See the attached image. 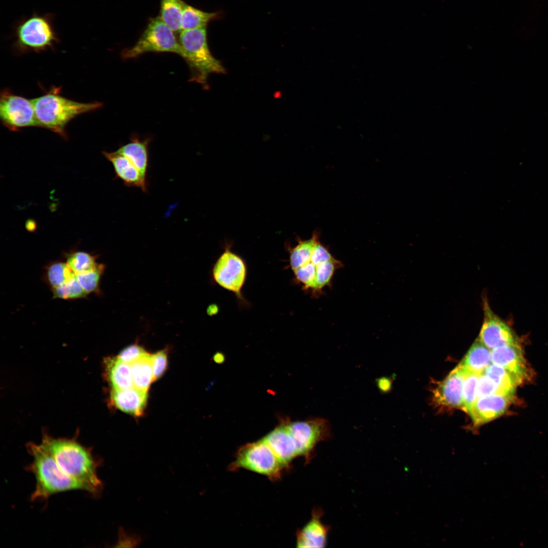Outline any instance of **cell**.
<instances>
[{"label":"cell","mask_w":548,"mask_h":548,"mask_svg":"<svg viewBox=\"0 0 548 548\" xmlns=\"http://www.w3.org/2000/svg\"><path fill=\"white\" fill-rule=\"evenodd\" d=\"M462 367L464 373L462 409L468 413L472 404L476 399L477 382L480 375L467 370L462 366Z\"/></svg>","instance_id":"4dcf8cb0"},{"label":"cell","mask_w":548,"mask_h":548,"mask_svg":"<svg viewBox=\"0 0 548 548\" xmlns=\"http://www.w3.org/2000/svg\"><path fill=\"white\" fill-rule=\"evenodd\" d=\"M133 386L147 392L153 381L151 355L146 352L142 356L129 364Z\"/></svg>","instance_id":"7402d4cb"},{"label":"cell","mask_w":548,"mask_h":548,"mask_svg":"<svg viewBox=\"0 0 548 548\" xmlns=\"http://www.w3.org/2000/svg\"><path fill=\"white\" fill-rule=\"evenodd\" d=\"M52 292L54 298L63 299L83 298L88 294L79 283L76 274L63 284L53 288Z\"/></svg>","instance_id":"f546056e"},{"label":"cell","mask_w":548,"mask_h":548,"mask_svg":"<svg viewBox=\"0 0 548 548\" xmlns=\"http://www.w3.org/2000/svg\"><path fill=\"white\" fill-rule=\"evenodd\" d=\"M105 369L111 390H123L134 387L130 365L121 361L117 357L106 358Z\"/></svg>","instance_id":"d6986e66"},{"label":"cell","mask_w":548,"mask_h":548,"mask_svg":"<svg viewBox=\"0 0 548 548\" xmlns=\"http://www.w3.org/2000/svg\"><path fill=\"white\" fill-rule=\"evenodd\" d=\"M511 400L497 394L476 398L468 412L474 425L480 426L503 414Z\"/></svg>","instance_id":"5bb4252c"},{"label":"cell","mask_w":548,"mask_h":548,"mask_svg":"<svg viewBox=\"0 0 548 548\" xmlns=\"http://www.w3.org/2000/svg\"><path fill=\"white\" fill-rule=\"evenodd\" d=\"M41 444L52 455L61 469L78 483L83 490L95 496L100 495L103 483L97 468L101 463L89 448L75 439L54 438L44 434Z\"/></svg>","instance_id":"6da1fadb"},{"label":"cell","mask_w":548,"mask_h":548,"mask_svg":"<svg viewBox=\"0 0 548 548\" xmlns=\"http://www.w3.org/2000/svg\"><path fill=\"white\" fill-rule=\"evenodd\" d=\"M0 119L3 124L11 131L40 127L32 99L16 95L8 89L1 93Z\"/></svg>","instance_id":"ba28073f"},{"label":"cell","mask_w":548,"mask_h":548,"mask_svg":"<svg viewBox=\"0 0 548 548\" xmlns=\"http://www.w3.org/2000/svg\"><path fill=\"white\" fill-rule=\"evenodd\" d=\"M340 265V262L334 257L316 265L314 293L320 292L323 288L329 284L336 269Z\"/></svg>","instance_id":"f1b7e54d"},{"label":"cell","mask_w":548,"mask_h":548,"mask_svg":"<svg viewBox=\"0 0 548 548\" xmlns=\"http://www.w3.org/2000/svg\"><path fill=\"white\" fill-rule=\"evenodd\" d=\"M167 353L165 350L160 351L151 355L153 381L161 376L164 372L167 363Z\"/></svg>","instance_id":"d6a6232c"},{"label":"cell","mask_w":548,"mask_h":548,"mask_svg":"<svg viewBox=\"0 0 548 548\" xmlns=\"http://www.w3.org/2000/svg\"><path fill=\"white\" fill-rule=\"evenodd\" d=\"M105 157L112 164L116 177L128 187H136L146 192V178L136 166L126 156L116 151L102 152Z\"/></svg>","instance_id":"2e32d148"},{"label":"cell","mask_w":548,"mask_h":548,"mask_svg":"<svg viewBox=\"0 0 548 548\" xmlns=\"http://www.w3.org/2000/svg\"><path fill=\"white\" fill-rule=\"evenodd\" d=\"M263 439L271 448L285 469H288L293 460L298 456L287 422L277 427Z\"/></svg>","instance_id":"9a60e30c"},{"label":"cell","mask_w":548,"mask_h":548,"mask_svg":"<svg viewBox=\"0 0 548 548\" xmlns=\"http://www.w3.org/2000/svg\"><path fill=\"white\" fill-rule=\"evenodd\" d=\"M148 52H170L183 57V52L175 32L159 16L151 18L135 44L122 53L123 58H136Z\"/></svg>","instance_id":"52a82bcc"},{"label":"cell","mask_w":548,"mask_h":548,"mask_svg":"<svg viewBox=\"0 0 548 548\" xmlns=\"http://www.w3.org/2000/svg\"><path fill=\"white\" fill-rule=\"evenodd\" d=\"M287 424L295 441L298 456L304 458L306 463L312 458L317 444L328 439L330 435L329 423L324 419L287 422Z\"/></svg>","instance_id":"9c48e42d"},{"label":"cell","mask_w":548,"mask_h":548,"mask_svg":"<svg viewBox=\"0 0 548 548\" xmlns=\"http://www.w3.org/2000/svg\"><path fill=\"white\" fill-rule=\"evenodd\" d=\"M150 139L141 140L132 138L128 143L120 147L116 151L128 158L147 177L148 167V146Z\"/></svg>","instance_id":"ffe728a7"},{"label":"cell","mask_w":548,"mask_h":548,"mask_svg":"<svg viewBox=\"0 0 548 548\" xmlns=\"http://www.w3.org/2000/svg\"><path fill=\"white\" fill-rule=\"evenodd\" d=\"M75 276V273L66 263L56 262L47 269V280L52 288L61 285Z\"/></svg>","instance_id":"4316f807"},{"label":"cell","mask_w":548,"mask_h":548,"mask_svg":"<svg viewBox=\"0 0 548 548\" xmlns=\"http://www.w3.org/2000/svg\"><path fill=\"white\" fill-rule=\"evenodd\" d=\"M484 318L479 339L490 349L518 342L510 327L484 303Z\"/></svg>","instance_id":"7c38bea8"},{"label":"cell","mask_w":548,"mask_h":548,"mask_svg":"<svg viewBox=\"0 0 548 548\" xmlns=\"http://www.w3.org/2000/svg\"><path fill=\"white\" fill-rule=\"evenodd\" d=\"M493 394L499 395L498 388L495 384L483 373L478 380L476 398Z\"/></svg>","instance_id":"836d02e7"},{"label":"cell","mask_w":548,"mask_h":548,"mask_svg":"<svg viewBox=\"0 0 548 548\" xmlns=\"http://www.w3.org/2000/svg\"><path fill=\"white\" fill-rule=\"evenodd\" d=\"M26 447L32 458L26 468L33 474L36 481L30 497L32 501L47 499L59 492L83 490L78 483L61 469L52 455L41 443L29 442Z\"/></svg>","instance_id":"3957f363"},{"label":"cell","mask_w":548,"mask_h":548,"mask_svg":"<svg viewBox=\"0 0 548 548\" xmlns=\"http://www.w3.org/2000/svg\"><path fill=\"white\" fill-rule=\"evenodd\" d=\"M25 227L28 231H34L37 228L36 222L32 219H28L25 223Z\"/></svg>","instance_id":"74e56055"},{"label":"cell","mask_w":548,"mask_h":548,"mask_svg":"<svg viewBox=\"0 0 548 548\" xmlns=\"http://www.w3.org/2000/svg\"><path fill=\"white\" fill-rule=\"evenodd\" d=\"M179 42L183 52V58L189 67L190 81L208 88V78L211 74H225V68L210 51L207 26L183 30L179 33Z\"/></svg>","instance_id":"277c9868"},{"label":"cell","mask_w":548,"mask_h":548,"mask_svg":"<svg viewBox=\"0 0 548 548\" xmlns=\"http://www.w3.org/2000/svg\"><path fill=\"white\" fill-rule=\"evenodd\" d=\"M464 379V371L459 364L434 389V401L440 405L462 409Z\"/></svg>","instance_id":"4fadbf2b"},{"label":"cell","mask_w":548,"mask_h":548,"mask_svg":"<svg viewBox=\"0 0 548 548\" xmlns=\"http://www.w3.org/2000/svg\"><path fill=\"white\" fill-rule=\"evenodd\" d=\"M229 468L232 471L246 469L265 475L272 481L280 479L285 469L263 438L240 447Z\"/></svg>","instance_id":"8992f818"},{"label":"cell","mask_w":548,"mask_h":548,"mask_svg":"<svg viewBox=\"0 0 548 548\" xmlns=\"http://www.w3.org/2000/svg\"><path fill=\"white\" fill-rule=\"evenodd\" d=\"M489 349L477 338L460 364L465 369L481 375L491 361V352Z\"/></svg>","instance_id":"44dd1931"},{"label":"cell","mask_w":548,"mask_h":548,"mask_svg":"<svg viewBox=\"0 0 548 548\" xmlns=\"http://www.w3.org/2000/svg\"><path fill=\"white\" fill-rule=\"evenodd\" d=\"M322 511L314 509L309 522L297 532L296 546L301 548L324 547L329 527L321 521Z\"/></svg>","instance_id":"e0dca14e"},{"label":"cell","mask_w":548,"mask_h":548,"mask_svg":"<svg viewBox=\"0 0 548 548\" xmlns=\"http://www.w3.org/2000/svg\"><path fill=\"white\" fill-rule=\"evenodd\" d=\"M318 241V235L315 232L309 239L299 241L290 252V262L292 270L302 266L311 259L314 247Z\"/></svg>","instance_id":"484cf974"},{"label":"cell","mask_w":548,"mask_h":548,"mask_svg":"<svg viewBox=\"0 0 548 548\" xmlns=\"http://www.w3.org/2000/svg\"><path fill=\"white\" fill-rule=\"evenodd\" d=\"M376 383L378 388L383 392H387L391 388L392 382L389 378L382 377L378 379Z\"/></svg>","instance_id":"8d00e7d4"},{"label":"cell","mask_w":548,"mask_h":548,"mask_svg":"<svg viewBox=\"0 0 548 548\" xmlns=\"http://www.w3.org/2000/svg\"><path fill=\"white\" fill-rule=\"evenodd\" d=\"M32 101L39 126L51 130L64 139L67 138L65 128L69 122L102 106L98 101L81 102L67 98L60 94V89L57 88H53Z\"/></svg>","instance_id":"7a4b0ae2"},{"label":"cell","mask_w":548,"mask_h":548,"mask_svg":"<svg viewBox=\"0 0 548 548\" xmlns=\"http://www.w3.org/2000/svg\"><path fill=\"white\" fill-rule=\"evenodd\" d=\"M146 352L138 345L129 346L122 350L117 356L121 361L131 364L142 356Z\"/></svg>","instance_id":"d590c367"},{"label":"cell","mask_w":548,"mask_h":548,"mask_svg":"<svg viewBox=\"0 0 548 548\" xmlns=\"http://www.w3.org/2000/svg\"><path fill=\"white\" fill-rule=\"evenodd\" d=\"M66 263L75 274L91 270L98 265L93 255L84 251L69 253L66 255Z\"/></svg>","instance_id":"83f0119b"},{"label":"cell","mask_w":548,"mask_h":548,"mask_svg":"<svg viewBox=\"0 0 548 548\" xmlns=\"http://www.w3.org/2000/svg\"><path fill=\"white\" fill-rule=\"evenodd\" d=\"M104 268L102 264H98L91 270L76 273L78 281L87 294L96 292L98 289L99 281Z\"/></svg>","instance_id":"1f68e13d"},{"label":"cell","mask_w":548,"mask_h":548,"mask_svg":"<svg viewBox=\"0 0 548 548\" xmlns=\"http://www.w3.org/2000/svg\"><path fill=\"white\" fill-rule=\"evenodd\" d=\"M246 276V268L243 260L226 249L216 262L213 268L216 282L223 288L239 294Z\"/></svg>","instance_id":"30bf717a"},{"label":"cell","mask_w":548,"mask_h":548,"mask_svg":"<svg viewBox=\"0 0 548 548\" xmlns=\"http://www.w3.org/2000/svg\"><path fill=\"white\" fill-rule=\"evenodd\" d=\"M217 16L216 13L204 12L186 3L182 15L181 29L188 30L206 26Z\"/></svg>","instance_id":"d4e9b609"},{"label":"cell","mask_w":548,"mask_h":548,"mask_svg":"<svg viewBox=\"0 0 548 548\" xmlns=\"http://www.w3.org/2000/svg\"><path fill=\"white\" fill-rule=\"evenodd\" d=\"M493 364L504 368L518 385L531 378V371L526 361L519 342L502 345L492 349Z\"/></svg>","instance_id":"8fae6325"},{"label":"cell","mask_w":548,"mask_h":548,"mask_svg":"<svg viewBox=\"0 0 548 548\" xmlns=\"http://www.w3.org/2000/svg\"><path fill=\"white\" fill-rule=\"evenodd\" d=\"M15 49L20 53L40 52L58 42L52 16L33 14L20 21L15 28Z\"/></svg>","instance_id":"5b68a950"},{"label":"cell","mask_w":548,"mask_h":548,"mask_svg":"<svg viewBox=\"0 0 548 548\" xmlns=\"http://www.w3.org/2000/svg\"><path fill=\"white\" fill-rule=\"evenodd\" d=\"M110 399L117 408L139 417L143 414L145 408L147 392L134 387L123 390H111Z\"/></svg>","instance_id":"ac0fdd59"},{"label":"cell","mask_w":548,"mask_h":548,"mask_svg":"<svg viewBox=\"0 0 548 548\" xmlns=\"http://www.w3.org/2000/svg\"><path fill=\"white\" fill-rule=\"evenodd\" d=\"M142 542L141 538L136 534H130L120 527L118 530V537L115 547H135Z\"/></svg>","instance_id":"e575fe53"},{"label":"cell","mask_w":548,"mask_h":548,"mask_svg":"<svg viewBox=\"0 0 548 548\" xmlns=\"http://www.w3.org/2000/svg\"><path fill=\"white\" fill-rule=\"evenodd\" d=\"M186 3L183 0H160L159 17L175 33L181 31V18Z\"/></svg>","instance_id":"cb8c5ba5"},{"label":"cell","mask_w":548,"mask_h":548,"mask_svg":"<svg viewBox=\"0 0 548 548\" xmlns=\"http://www.w3.org/2000/svg\"><path fill=\"white\" fill-rule=\"evenodd\" d=\"M483 373L495 384L499 395L512 399L516 387L518 385L504 368L494 364H490Z\"/></svg>","instance_id":"603a6c76"}]
</instances>
